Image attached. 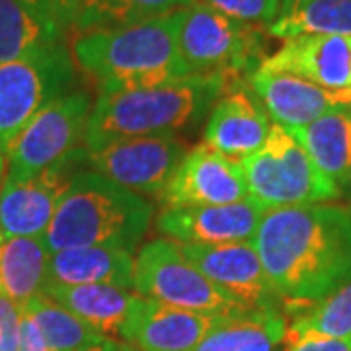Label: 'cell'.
<instances>
[{"label": "cell", "instance_id": "1", "mask_svg": "<svg viewBox=\"0 0 351 351\" xmlns=\"http://www.w3.org/2000/svg\"><path fill=\"white\" fill-rule=\"evenodd\" d=\"M250 242L287 320L351 277V211L334 203L269 209Z\"/></svg>", "mask_w": 351, "mask_h": 351}, {"label": "cell", "instance_id": "2", "mask_svg": "<svg viewBox=\"0 0 351 351\" xmlns=\"http://www.w3.org/2000/svg\"><path fill=\"white\" fill-rule=\"evenodd\" d=\"M239 82L244 78L189 75L151 86L101 92L92 106L84 145L94 152L127 138L176 135L195 125Z\"/></svg>", "mask_w": 351, "mask_h": 351}, {"label": "cell", "instance_id": "3", "mask_svg": "<svg viewBox=\"0 0 351 351\" xmlns=\"http://www.w3.org/2000/svg\"><path fill=\"white\" fill-rule=\"evenodd\" d=\"M180 10L137 24L76 34V69L101 92L151 86L189 76L178 49Z\"/></svg>", "mask_w": 351, "mask_h": 351}, {"label": "cell", "instance_id": "4", "mask_svg": "<svg viewBox=\"0 0 351 351\" xmlns=\"http://www.w3.org/2000/svg\"><path fill=\"white\" fill-rule=\"evenodd\" d=\"M152 221V203L98 172L80 170L43 234L49 254L66 248L133 252Z\"/></svg>", "mask_w": 351, "mask_h": 351}, {"label": "cell", "instance_id": "5", "mask_svg": "<svg viewBox=\"0 0 351 351\" xmlns=\"http://www.w3.org/2000/svg\"><path fill=\"white\" fill-rule=\"evenodd\" d=\"M178 49L189 75L248 80L267 59V29L240 22L195 0L180 10Z\"/></svg>", "mask_w": 351, "mask_h": 351}, {"label": "cell", "instance_id": "6", "mask_svg": "<svg viewBox=\"0 0 351 351\" xmlns=\"http://www.w3.org/2000/svg\"><path fill=\"white\" fill-rule=\"evenodd\" d=\"M248 197L265 211L338 199L341 189L322 174L291 129L271 125L263 147L242 160Z\"/></svg>", "mask_w": 351, "mask_h": 351}, {"label": "cell", "instance_id": "7", "mask_svg": "<svg viewBox=\"0 0 351 351\" xmlns=\"http://www.w3.org/2000/svg\"><path fill=\"white\" fill-rule=\"evenodd\" d=\"M76 64L63 43L0 63V152L34 115L75 84Z\"/></svg>", "mask_w": 351, "mask_h": 351}, {"label": "cell", "instance_id": "8", "mask_svg": "<svg viewBox=\"0 0 351 351\" xmlns=\"http://www.w3.org/2000/svg\"><path fill=\"white\" fill-rule=\"evenodd\" d=\"M135 293L193 313L230 316L250 311L211 283L188 262L178 242L168 239L151 240L138 250Z\"/></svg>", "mask_w": 351, "mask_h": 351}, {"label": "cell", "instance_id": "9", "mask_svg": "<svg viewBox=\"0 0 351 351\" xmlns=\"http://www.w3.org/2000/svg\"><path fill=\"white\" fill-rule=\"evenodd\" d=\"M90 113V96L80 90L49 101L2 151L6 160L4 178L24 180L36 176L80 149Z\"/></svg>", "mask_w": 351, "mask_h": 351}, {"label": "cell", "instance_id": "10", "mask_svg": "<svg viewBox=\"0 0 351 351\" xmlns=\"http://www.w3.org/2000/svg\"><path fill=\"white\" fill-rule=\"evenodd\" d=\"M88 149H76L59 162L24 180L2 178L0 186V237H43L69 189Z\"/></svg>", "mask_w": 351, "mask_h": 351}, {"label": "cell", "instance_id": "11", "mask_svg": "<svg viewBox=\"0 0 351 351\" xmlns=\"http://www.w3.org/2000/svg\"><path fill=\"white\" fill-rule=\"evenodd\" d=\"M186 154L188 147L176 135H158L117 141L100 151H88V164L94 172L138 195L158 197Z\"/></svg>", "mask_w": 351, "mask_h": 351}, {"label": "cell", "instance_id": "12", "mask_svg": "<svg viewBox=\"0 0 351 351\" xmlns=\"http://www.w3.org/2000/svg\"><path fill=\"white\" fill-rule=\"evenodd\" d=\"M178 246L193 267L246 308H281V301L265 276L262 260L250 240Z\"/></svg>", "mask_w": 351, "mask_h": 351}, {"label": "cell", "instance_id": "13", "mask_svg": "<svg viewBox=\"0 0 351 351\" xmlns=\"http://www.w3.org/2000/svg\"><path fill=\"white\" fill-rule=\"evenodd\" d=\"M158 199L164 207L228 205L248 199L242 162L201 143L184 156Z\"/></svg>", "mask_w": 351, "mask_h": 351}, {"label": "cell", "instance_id": "14", "mask_svg": "<svg viewBox=\"0 0 351 351\" xmlns=\"http://www.w3.org/2000/svg\"><path fill=\"white\" fill-rule=\"evenodd\" d=\"M265 213L250 197L228 205L164 207L156 217V230L178 244L244 242L252 240Z\"/></svg>", "mask_w": 351, "mask_h": 351}, {"label": "cell", "instance_id": "15", "mask_svg": "<svg viewBox=\"0 0 351 351\" xmlns=\"http://www.w3.org/2000/svg\"><path fill=\"white\" fill-rule=\"evenodd\" d=\"M221 318L137 295L121 328V341L138 351H193Z\"/></svg>", "mask_w": 351, "mask_h": 351}, {"label": "cell", "instance_id": "16", "mask_svg": "<svg viewBox=\"0 0 351 351\" xmlns=\"http://www.w3.org/2000/svg\"><path fill=\"white\" fill-rule=\"evenodd\" d=\"M248 86L269 119L285 129H299L336 108L351 106V90H328L287 73L258 69Z\"/></svg>", "mask_w": 351, "mask_h": 351}, {"label": "cell", "instance_id": "17", "mask_svg": "<svg viewBox=\"0 0 351 351\" xmlns=\"http://www.w3.org/2000/svg\"><path fill=\"white\" fill-rule=\"evenodd\" d=\"M271 119L248 86L239 82L213 104L203 131V143L232 160L242 162L263 147Z\"/></svg>", "mask_w": 351, "mask_h": 351}, {"label": "cell", "instance_id": "18", "mask_svg": "<svg viewBox=\"0 0 351 351\" xmlns=\"http://www.w3.org/2000/svg\"><path fill=\"white\" fill-rule=\"evenodd\" d=\"M262 71L301 76L328 90H351V36H299L263 61Z\"/></svg>", "mask_w": 351, "mask_h": 351}, {"label": "cell", "instance_id": "19", "mask_svg": "<svg viewBox=\"0 0 351 351\" xmlns=\"http://www.w3.org/2000/svg\"><path fill=\"white\" fill-rule=\"evenodd\" d=\"M47 283L113 285L135 291V258L133 252L100 246L53 252L47 263Z\"/></svg>", "mask_w": 351, "mask_h": 351}, {"label": "cell", "instance_id": "20", "mask_svg": "<svg viewBox=\"0 0 351 351\" xmlns=\"http://www.w3.org/2000/svg\"><path fill=\"white\" fill-rule=\"evenodd\" d=\"M43 293L108 339H121V328L137 293L113 285L47 283Z\"/></svg>", "mask_w": 351, "mask_h": 351}, {"label": "cell", "instance_id": "21", "mask_svg": "<svg viewBox=\"0 0 351 351\" xmlns=\"http://www.w3.org/2000/svg\"><path fill=\"white\" fill-rule=\"evenodd\" d=\"M316 168L343 193L351 188V106L320 115L308 125L291 129Z\"/></svg>", "mask_w": 351, "mask_h": 351}, {"label": "cell", "instance_id": "22", "mask_svg": "<svg viewBox=\"0 0 351 351\" xmlns=\"http://www.w3.org/2000/svg\"><path fill=\"white\" fill-rule=\"evenodd\" d=\"M287 316L281 308H258L223 316L193 351H277L285 343Z\"/></svg>", "mask_w": 351, "mask_h": 351}, {"label": "cell", "instance_id": "23", "mask_svg": "<svg viewBox=\"0 0 351 351\" xmlns=\"http://www.w3.org/2000/svg\"><path fill=\"white\" fill-rule=\"evenodd\" d=\"M49 256L43 237L0 240V295L24 308L29 299L43 293Z\"/></svg>", "mask_w": 351, "mask_h": 351}, {"label": "cell", "instance_id": "24", "mask_svg": "<svg viewBox=\"0 0 351 351\" xmlns=\"http://www.w3.org/2000/svg\"><path fill=\"white\" fill-rule=\"evenodd\" d=\"M64 41V27L53 16L22 0H0V63Z\"/></svg>", "mask_w": 351, "mask_h": 351}, {"label": "cell", "instance_id": "25", "mask_svg": "<svg viewBox=\"0 0 351 351\" xmlns=\"http://www.w3.org/2000/svg\"><path fill=\"white\" fill-rule=\"evenodd\" d=\"M267 36H351V0H281L277 18L265 27Z\"/></svg>", "mask_w": 351, "mask_h": 351}, {"label": "cell", "instance_id": "26", "mask_svg": "<svg viewBox=\"0 0 351 351\" xmlns=\"http://www.w3.org/2000/svg\"><path fill=\"white\" fill-rule=\"evenodd\" d=\"M22 313L34 320L51 351L88 350L108 339L45 293H39L25 302Z\"/></svg>", "mask_w": 351, "mask_h": 351}, {"label": "cell", "instance_id": "27", "mask_svg": "<svg viewBox=\"0 0 351 351\" xmlns=\"http://www.w3.org/2000/svg\"><path fill=\"white\" fill-rule=\"evenodd\" d=\"M195 0H84L73 29L76 34L137 24L191 6Z\"/></svg>", "mask_w": 351, "mask_h": 351}, {"label": "cell", "instance_id": "28", "mask_svg": "<svg viewBox=\"0 0 351 351\" xmlns=\"http://www.w3.org/2000/svg\"><path fill=\"white\" fill-rule=\"evenodd\" d=\"M301 334L351 338V277L289 318L287 336Z\"/></svg>", "mask_w": 351, "mask_h": 351}, {"label": "cell", "instance_id": "29", "mask_svg": "<svg viewBox=\"0 0 351 351\" xmlns=\"http://www.w3.org/2000/svg\"><path fill=\"white\" fill-rule=\"evenodd\" d=\"M219 12L240 22H248L256 25L271 24L279 14L281 0H201Z\"/></svg>", "mask_w": 351, "mask_h": 351}, {"label": "cell", "instance_id": "30", "mask_svg": "<svg viewBox=\"0 0 351 351\" xmlns=\"http://www.w3.org/2000/svg\"><path fill=\"white\" fill-rule=\"evenodd\" d=\"M22 308L0 295V351H18Z\"/></svg>", "mask_w": 351, "mask_h": 351}, {"label": "cell", "instance_id": "31", "mask_svg": "<svg viewBox=\"0 0 351 351\" xmlns=\"http://www.w3.org/2000/svg\"><path fill=\"white\" fill-rule=\"evenodd\" d=\"M285 351H351V338H332L318 334L287 336Z\"/></svg>", "mask_w": 351, "mask_h": 351}, {"label": "cell", "instance_id": "32", "mask_svg": "<svg viewBox=\"0 0 351 351\" xmlns=\"http://www.w3.org/2000/svg\"><path fill=\"white\" fill-rule=\"evenodd\" d=\"M18 351H51L47 341L43 339L34 320L22 313L20 318V338H18Z\"/></svg>", "mask_w": 351, "mask_h": 351}, {"label": "cell", "instance_id": "33", "mask_svg": "<svg viewBox=\"0 0 351 351\" xmlns=\"http://www.w3.org/2000/svg\"><path fill=\"white\" fill-rule=\"evenodd\" d=\"M51 4H53V14L57 22L63 25L64 29H69V27H75L84 0H51Z\"/></svg>", "mask_w": 351, "mask_h": 351}, {"label": "cell", "instance_id": "34", "mask_svg": "<svg viewBox=\"0 0 351 351\" xmlns=\"http://www.w3.org/2000/svg\"><path fill=\"white\" fill-rule=\"evenodd\" d=\"M25 4H29V6H34V8H38L39 12H45L49 14L55 18V14H53V4H51V0H22ZM57 20V18H55Z\"/></svg>", "mask_w": 351, "mask_h": 351}, {"label": "cell", "instance_id": "35", "mask_svg": "<svg viewBox=\"0 0 351 351\" xmlns=\"http://www.w3.org/2000/svg\"><path fill=\"white\" fill-rule=\"evenodd\" d=\"M112 351H138V350L137 348H133V346H129L127 341H121V339H113Z\"/></svg>", "mask_w": 351, "mask_h": 351}, {"label": "cell", "instance_id": "36", "mask_svg": "<svg viewBox=\"0 0 351 351\" xmlns=\"http://www.w3.org/2000/svg\"><path fill=\"white\" fill-rule=\"evenodd\" d=\"M113 339H106L100 346H94V348H88V350H78V351H112Z\"/></svg>", "mask_w": 351, "mask_h": 351}, {"label": "cell", "instance_id": "37", "mask_svg": "<svg viewBox=\"0 0 351 351\" xmlns=\"http://www.w3.org/2000/svg\"><path fill=\"white\" fill-rule=\"evenodd\" d=\"M2 178H4V156L0 152V186H2ZM0 240H2V237H0Z\"/></svg>", "mask_w": 351, "mask_h": 351}, {"label": "cell", "instance_id": "38", "mask_svg": "<svg viewBox=\"0 0 351 351\" xmlns=\"http://www.w3.org/2000/svg\"><path fill=\"white\" fill-rule=\"evenodd\" d=\"M350 211H351V209H350Z\"/></svg>", "mask_w": 351, "mask_h": 351}]
</instances>
